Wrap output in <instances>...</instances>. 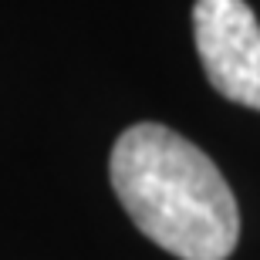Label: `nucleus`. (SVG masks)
Returning a JSON list of instances; mask_svg holds the SVG:
<instances>
[{"instance_id":"f257e3e1","label":"nucleus","mask_w":260,"mask_h":260,"mask_svg":"<svg viewBox=\"0 0 260 260\" xmlns=\"http://www.w3.org/2000/svg\"><path fill=\"white\" fill-rule=\"evenodd\" d=\"M112 189L132 223L179 260H226L240 213L226 179L203 149L159 122H139L112 149Z\"/></svg>"},{"instance_id":"f03ea898","label":"nucleus","mask_w":260,"mask_h":260,"mask_svg":"<svg viewBox=\"0 0 260 260\" xmlns=\"http://www.w3.org/2000/svg\"><path fill=\"white\" fill-rule=\"evenodd\" d=\"M193 34L203 71L226 102L260 112V24L243 0H196Z\"/></svg>"}]
</instances>
